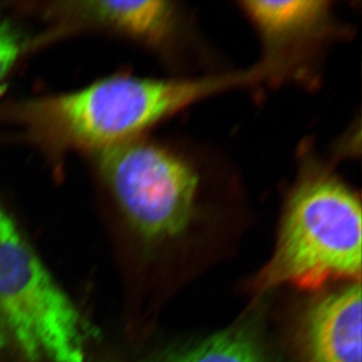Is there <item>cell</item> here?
Segmentation results:
<instances>
[{
    "instance_id": "5b68a950",
    "label": "cell",
    "mask_w": 362,
    "mask_h": 362,
    "mask_svg": "<svg viewBox=\"0 0 362 362\" xmlns=\"http://www.w3.org/2000/svg\"><path fill=\"white\" fill-rule=\"evenodd\" d=\"M240 8L258 33L267 85L314 87L324 57L346 30L332 2L325 0H247Z\"/></svg>"
},
{
    "instance_id": "7a4b0ae2",
    "label": "cell",
    "mask_w": 362,
    "mask_h": 362,
    "mask_svg": "<svg viewBox=\"0 0 362 362\" xmlns=\"http://www.w3.org/2000/svg\"><path fill=\"white\" fill-rule=\"evenodd\" d=\"M254 68L169 78L114 77L28 105L25 119L52 141L102 151L223 93L258 85Z\"/></svg>"
},
{
    "instance_id": "6da1fadb",
    "label": "cell",
    "mask_w": 362,
    "mask_h": 362,
    "mask_svg": "<svg viewBox=\"0 0 362 362\" xmlns=\"http://www.w3.org/2000/svg\"><path fill=\"white\" fill-rule=\"evenodd\" d=\"M99 153L102 175L124 218L154 246L185 242L239 197L232 168L202 147L136 138Z\"/></svg>"
},
{
    "instance_id": "3957f363",
    "label": "cell",
    "mask_w": 362,
    "mask_h": 362,
    "mask_svg": "<svg viewBox=\"0 0 362 362\" xmlns=\"http://www.w3.org/2000/svg\"><path fill=\"white\" fill-rule=\"evenodd\" d=\"M361 218L354 188L329 163L305 157L283 204L273 256L252 280V291L361 283Z\"/></svg>"
},
{
    "instance_id": "9c48e42d",
    "label": "cell",
    "mask_w": 362,
    "mask_h": 362,
    "mask_svg": "<svg viewBox=\"0 0 362 362\" xmlns=\"http://www.w3.org/2000/svg\"><path fill=\"white\" fill-rule=\"evenodd\" d=\"M25 47L23 33L13 23L0 18V83L13 69Z\"/></svg>"
},
{
    "instance_id": "30bf717a",
    "label": "cell",
    "mask_w": 362,
    "mask_h": 362,
    "mask_svg": "<svg viewBox=\"0 0 362 362\" xmlns=\"http://www.w3.org/2000/svg\"><path fill=\"white\" fill-rule=\"evenodd\" d=\"M4 344H6V333H4L1 323H0V349H1Z\"/></svg>"
},
{
    "instance_id": "ba28073f",
    "label": "cell",
    "mask_w": 362,
    "mask_h": 362,
    "mask_svg": "<svg viewBox=\"0 0 362 362\" xmlns=\"http://www.w3.org/2000/svg\"><path fill=\"white\" fill-rule=\"evenodd\" d=\"M163 362H270L265 350L250 331H221L171 354Z\"/></svg>"
},
{
    "instance_id": "52a82bcc",
    "label": "cell",
    "mask_w": 362,
    "mask_h": 362,
    "mask_svg": "<svg viewBox=\"0 0 362 362\" xmlns=\"http://www.w3.org/2000/svg\"><path fill=\"white\" fill-rule=\"evenodd\" d=\"M301 362H361V283L314 298L298 320Z\"/></svg>"
},
{
    "instance_id": "277c9868",
    "label": "cell",
    "mask_w": 362,
    "mask_h": 362,
    "mask_svg": "<svg viewBox=\"0 0 362 362\" xmlns=\"http://www.w3.org/2000/svg\"><path fill=\"white\" fill-rule=\"evenodd\" d=\"M0 323L28 361L86 362L82 315L1 207Z\"/></svg>"
},
{
    "instance_id": "8992f818",
    "label": "cell",
    "mask_w": 362,
    "mask_h": 362,
    "mask_svg": "<svg viewBox=\"0 0 362 362\" xmlns=\"http://www.w3.org/2000/svg\"><path fill=\"white\" fill-rule=\"evenodd\" d=\"M74 11L158 52L181 77V71L201 70L209 61L194 18L178 2L102 0L78 2Z\"/></svg>"
}]
</instances>
